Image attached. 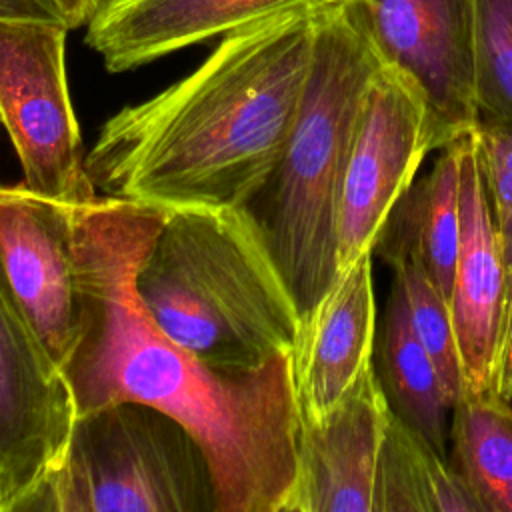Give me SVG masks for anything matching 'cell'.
Returning <instances> with one entry per match:
<instances>
[{"mask_svg":"<svg viewBox=\"0 0 512 512\" xmlns=\"http://www.w3.org/2000/svg\"><path fill=\"white\" fill-rule=\"evenodd\" d=\"M62 22H0V124L22 166V184L66 204L98 194L82 152Z\"/></svg>","mask_w":512,"mask_h":512,"instance_id":"cell-6","label":"cell"},{"mask_svg":"<svg viewBox=\"0 0 512 512\" xmlns=\"http://www.w3.org/2000/svg\"><path fill=\"white\" fill-rule=\"evenodd\" d=\"M164 216L160 206L114 196L74 206L78 340L62 372L76 416L126 400L154 406L202 444L218 512H284L302 432L292 354L226 374L152 322L134 276Z\"/></svg>","mask_w":512,"mask_h":512,"instance_id":"cell-1","label":"cell"},{"mask_svg":"<svg viewBox=\"0 0 512 512\" xmlns=\"http://www.w3.org/2000/svg\"><path fill=\"white\" fill-rule=\"evenodd\" d=\"M512 338V288H510V296H508V306H506V320H504V334H502V354H500V364H502V356L504 350L508 346Z\"/></svg>","mask_w":512,"mask_h":512,"instance_id":"cell-25","label":"cell"},{"mask_svg":"<svg viewBox=\"0 0 512 512\" xmlns=\"http://www.w3.org/2000/svg\"><path fill=\"white\" fill-rule=\"evenodd\" d=\"M478 164L508 268L512 288V128L476 120L472 126Z\"/></svg>","mask_w":512,"mask_h":512,"instance_id":"cell-21","label":"cell"},{"mask_svg":"<svg viewBox=\"0 0 512 512\" xmlns=\"http://www.w3.org/2000/svg\"><path fill=\"white\" fill-rule=\"evenodd\" d=\"M20 512H218V492L198 438L126 400L74 418L58 466Z\"/></svg>","mask_w":512,"mask_h":512,"instance_id":"cell-5","label":"cell"},{"mask_svg":"<svg viewBox=\"0 0 512 512\" xmlns=\"http://www.w3.org/2000/svg\"><path fill=\"white\" fill-rule=\"evenodd\" d=\"M134 288L152 322L218 372L260 370L292 354L300 332L292 296L238 208L166 210Z\"/></svg>","mask_w":512,"mask_h":512,"instance_id":"cell-4","label":"cell"},{"mask_svg":"<svg viewBox=\"0 0 512 512\" xmlns=\"http://www.w3.org/2000/svg\"><path fill=\"white\" fill-rule=\"evenodd\" d=\"M374 358L390 412L436 454L448 458L452 404L432 358L414 332L406 294L396 276L376 334Z\"/></svg>","mask_w":512,"mask_h":512,"instance_id":"cell-16","label":"cell"},{"mask_svg":"<svg viewBox=\"0 0 512 512\" xmlns=\"http://www.w3.org/2000/svg\"><path fill=\"white\" fill-rule=\"evenodd\" d=\"M508 286L470 128L460 136V242L448 298L464 366V396L498 394Z\"/></svg>","mask_w":512,"mask_h":512,"instance_id":"cell-11","label":"cell"},{"mask_svg":"<svg viewBox=\"0 0 512 512\" xmlns=\"http://www.w3.org/2000/svg\"><path fill=\"white\" fill-rule=\"evenodd\" d=\"M390 408L374 364L320 420H302L296 480L284 512H374Z\"/></svg>","mask_w":512,"mask_h":512,"instance_id":"cell-12","label":"cell"},{"mask_svg":"<svg viewBox=\"0 0 512 512\" xmlns=\"http://www.w3.org/2000/svg\"><path fill=\"white\" fill-rule=\"evenodd\" d=\"M52 10L58 14V18L68 26V30L86 26V22L92 18L96 8L100 6V0H46Z\"/></svg>","mask_w":512,"mask_h":512,"instance_id":"cell-23","label":"cell"},{"mask_svg":"<svg viewBox=\"0 0 512 512\" xmlns=\"http://www.w3.org/2000/svg\"><path fill=\"white\" fill-rule=\"evenodd\" d=\"M374 512H482L448 458L436 454L392 412L374 490Z\"/></svg>","mask_w":512,"mask_h":512,"instance_id":"cell-17","label":"cell"},{"mask_svg":"<svg viewBox=\"0 0 512 512\" xmlns=\"http://www.w3.org/2000/svg\"><path fill=\"white\" fill-rule=\"evenodd\" d=\"M74 418L68 380L0 270V512H20L58 466Z\"/></svg>","mask_w":512,"mask_h":512,"instance_id":"cell-8","label":"cell"},{"mask_svg":"<svg viewBox=\"0 0 512 512\" xmlns=\"http://www.w3.org/2000/svg\"><path fill=\"white\" fill-rule=\"evenodd\" d=\"M460 242V136L440 154L428 174L414 180L390 210L374 252L392 268L418 264L450 298Z\"/></svg>","mask_w":512,"mask_h":512,"instance_id":"cell-15","label":"cell"},{"mask_svg":"<svg viewBox=\"0 0 512 512\" xmlns=\"http://www.w3.org/2000/svg\"><path fill=\"white\" fill-rule=\"evenodd\" d=\"M0 22H62V20L46 0H0Z\"/></svg>","mask_w":512,"mask_h":512,"instance_id":"cell-22","label":"cell"},{"mask_svg":"<svg viewBox=\"0 0 512 512\" xmlns=\"http://www.w3.org/2000/svg\"><path fill=\"white\" fill-rule=\"evenodd\" d=\"M448 144L418 86L380 60L344 166L336 222L338 272L374 254L390 210L416 180L426 154Z\"/></svg>","mask_w":512,"mask_h":512,"instance_id":"cell-7","label":"cell"},{"mask_svg":"<svg viewBox=\"0 0 512 512\" xmlns=\"http://www.w3.org/2000/svg\"><path fill=\"white\" fill-rule=\"evenodd\" d=\"M382 62L422 92L450 142L478 118L474 0H360Z\"/></svg>","mask_w":512,"mask_h":512,"instance_id":"cell-10","label":"cell"},{"mask_svg":"<svg viewBox=\"0 0 512 512\" xmlns=\"http://www.w3.org/2000/svg\"><path fill=\"white\" fill-rule=\"evenodd\" d=\"M476 120L512 128V0H474Z\"/></svg>","mask_w":512,"mask_h":512,"instance_id":"cell-19","label":"cell"},{"mask_svg":"<svg viewBox=\"0 0 512 512\" xmlns=\"http://www.w3.org/2000/svg\"><path fill=\"white\" fill-rule=\"evenodd\" d=\"M392 270L404 288L414 332L432 358L448 400L454 406L464 398L466 384L448 298L418 264L400 262Z\"/></svg>","mask_w":512,"mask_h":512,"instance_id":"cell-20","label":"cell"},{"mask_svg":"<svg viewBox=\"0 0 512 512\" xmlns=\"http://www.w3.org/2000/svg\"><path fill=\"white\" fill-rule=\"evenodd\" d=\"M312 52L288 140L238 206L268 252L300 322L338 276L344 166L366 90L380 68L360 0H314Z\"/></svg>","mask_w":512,"mask_h":512,"instance_id":"cell-3","label":"cell"},{"mask_svg":"<svg viewBox=\"0 0 512 512\" xmlns=\"http://www.w3.org/2000/svg\"><path fill=\"white\" fill-rule=\"evenodd\" d=\"M312 0H100L86 44L108 72H126Z\"/></svg>","mask_w":512,"mask_h":512,"instance_id":"cell-14","label":"cell"},{"mask_svg":"<svg viewBox=\"0 0 512 512\" xmlns=\"http://www.w3.org/2000/svg\"><path fill=\"white\" fill-rule=\"evenodd\" d=\"M372 254L338 272L318 306L300 322L292 350L302 420L326 416L374 364L378 334Z\"/></svg>","mask_w":512,"mask_h":512,"instance_id":"cell-13","label":"cell"},{"mask_svg":"<svg viewBox=\"0 0 512 512\" xmlns=\"http://www.w3.org/2000/svg\"><path fill=\"white\" fill-rule=\"evenodd\" d=\"M312 2L224 34L188 76L110 116L86 154L96 190L164 210L238 208L292 130L310 66Z\"/></svg>","mask_w":512,"mask_h":512,"instance_id":"cell-2","label":"cell"},{"mask_svg":"<svg viewBox=\"0 0 512 512\" xmlns=\"http://www.w3.org/2000/svg\"><path fill=\"white\" fill-rule=\"evenodd\" d=\"M498 394L512 406V338L504 350L498 378Z\"/></svg>","mask_w":512,"mask_h":512,"instance_id":"cell-24","label":"cell"},{"mask_svg":"<svg viewBox=\"0 0 512 512\" xmlns=\"http://www.w3.org/2000/svg\"><path fill=\"white\" fill-rule=\"evenodd\" d=\"M0 270L62 368L78 340L74 204L0 184Z\"/></svg>","mask_w":512,"mask_h":512,"instance_id":"cell-9","label":"cell"},{"mask_svg":"<svg viewBox=\"0 0 512 512\" xmlns=\"http://www.w3.org/2000/svg\"><path fill=\"white\" fill-rule=\"evenodd\" d=\"M448 460L482 512H512V406L500 394L452 406Z\"/></svg>","mask_w":512,"mask_h":512,"instance_id":"cell-18","label":"cell"}]
</instances>
